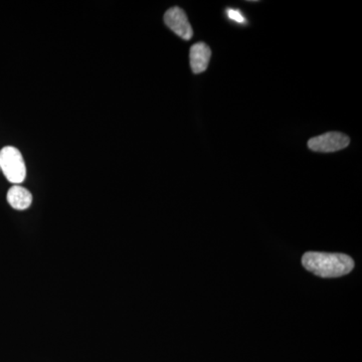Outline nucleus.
<instances>
[{
    "label": "nucleus",
    "instance_id": "obj_1",
    "mask_svg": "<svg viewBox=\"0 0 362 362\" xmlns=\"http://www.w3.org/2000/svg\"><path fill=\"white\" fill-rule=\"evenodd\" d=\"M302 264L307 271L322 278H337L354 270V261L345 254L307 252L302 257Z\"/></svg>",
    "mask_w": 362,
    "mask_h": 362
},
{
    "label": "nucleus",
    "instance_id": "obj_2",
    "mask_svg": "<svg viewBox=\"0 0 362 362\" xmlns=\"http://www.w3.org/2000/svg\"><path fill=\"white\" fill-rule=\"evenodd\" d=\"M0 170L9 182L16 185L25 181L26 168L20 150L13 146H6L0 150Z\"/></svg>",
    "mask_w": 362,
    "mask_h": 362
},
{
    "label": "nucleus",
    "instance_id": "obj_3",
    "mask_svg": "<svg viewBox=\"0 0 362 362\" xmlns=\"http://www.w3.org/2000/svg\"><path fill=\"white\" fill-rule=\"evenodd\" d=\"M349 143V136L340 132H328L311 138L308 141V147L312 151L330 153L346 148Z\"/></svg>",
    "mask_w": 362,
    "mask_h": 362
},
{
    "label": "nucleus",
    "instance_id": "obj_4",
    "mask_svg": "<svg viewBox=\"0 0 362 362\" xmlns=\"http://www.w3.org/2000/svg\"><path fill=\"white\" fill-rule=\"evenodd\" d=\"M164 23L181 39L189 40L194 35V30L188 21L187 13L180 7L169 8L164 14Z\"/></svg>",
    "mask_w": 362,
    "mask_h": 362
},
{
    "label": "nucleus",
    "instance_id": "obj_5",
    "mask_svg": "<svg viewBox=\"0 0 362 362\" xmlns=\"http://www.w3.org/2000/svg\"><path fill=\"white\" fill-rule=\"evenodd\" d=\"M211 51L204 42H197L192 45L189 52L190 66L194 74H202L206 71L211 59Z\"/></svg>",
    "mask_w": 362,
    "mask_h": 362
},
{
    "label": "nucleus",
    "instance_id": "obj_6",
    "mask_svg": "<svg viewBox=\"0 0 362 362\" xmlns=\"http://www.w3.org/2000/svg\"><path fill=\"white\" fill-rule=\"evenodd\" d=\"M7 202L18 211H25L33 202V195L26 188L21 185H13L7 192Z\"/></svg>",
    "mask_w": 362,
    "mask_h": 362
},
{
    "label": "nucleus",
    "instance_id": "obj_7",
    "mask_svg": "<svg viewBox=\"0 0 362 362\" xmlns=\"http://www.w3.org/2000/svg\"><path fill=\"white\" fill-rule=\"evenodd\" d=\"M228 13V18L230 20L235 21V23H245V16H243L242 13L240 11H235V9H228L226 11Z\"/></svg>",
    "mask_w": 362,
    "mask_h": 362
}]
</instances>
